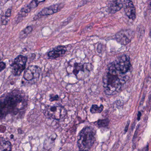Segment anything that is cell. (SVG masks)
<instances>
[{"label": "cell", "instance_id": "6da1fadb", "mask_svg": "<svg viewBox=\"0 0 151 151\" xmlns=\"http://www.w3.org/2000/svg\"><path fill=\"white\" fill-rule=\"evenodd\" d=\"M129 74H123L114 65L113 62L108 65L103 77V83L106 95L113 96L119 92L128 80Z\"/></svg>", "mask_w": 151, "mask_h": 151}, {"label": "cell", "instance_id": "7a4b0ae2", "mask_svg": "<svg viewBox=\"0 0 151 151\" xmlns=\"http://www.w3.org/2000/svg\"><path fill=\"white\" fill-rule=\"evenodd\" d=\"M26 96L19 91H14L0 98V119L7 114H16L27 105Z\"/></svg>", "mask_w": 151, "mask_h": 151}, {"label": "cell", "instance_id": "3957f363", "mask_svg": "<svg viewBox=\"0 0 151 151\" xmlns=\"http://www.w3.org/2000/svg\"><path fill=\"white\" fill-rule=\"evenodd\" d=\"M95 140L94 130L90 127H86L80 132L78 146L80 151H88L92 147Z\"/></svg>", "mask_w": 151, "mask_h": 151}, {"label": "cell", "instance_id": "277c9868", "mask_svg": "<svg viewBox=\"0 0 151 151\" xmlns=\"http://www.w3.org/2000/svg\"><path fill=\"white\" fill-rule=\"evenodd\" d=\"M43 114L47 118L59 120L65 117L66 111L61 106H48L44 109Z\"/></svg>", "mask_w": 151, "mask_h": 151}, {"label": "cell", "instance_id": "5b68a950", "mask_svg": "<svg viewBox=\"0 0 151 151\" xmlns=\"http://www.w3.org/2000/svg\"><path fill=\"white\" fill-rule=\"evenodd\" d=\"M116 68L123 74H129L130 73L131 65L130 58L126 55H123L117 58L113 62Z\"/></svg>", "mask_w": 151, "mask_h": 151}, {"label": "cell", "instance_id": "8992f818", "mask_svg": "<svg viewBox=\"0 0 151 151\" xmlns=\"http://www.w3.org/2000/svg\"><path fill=\"white\" fill-rule=\"evenodd\" d=\"M27 62V58L26 57L23 55L17 57L11 65L12 74L16 76L20 75L25 69Z\"/></svg>", "mask_w": 151, "mask_h": 151}, {"label": "cell", "instance_id": "52a82bcc", "mask_svg": "<svg viewBox=\"0 0 151 151\" xmlns=\"http://www.w3.org/2000/svg\"><path fill=\"white\" fill-rule=\"evenodd\" d=\"M135 32L131 29H125L115 35V39L120 44L126 45L129 43L134 37Z\"/></svg>", "mask_w": 151, "mask_h": 151}, {"label": "cell", "instance_id": "ba28073f", "mask_svg": "<svg viewBox=\"0 0 151 151\" xmlns=\"http://www.w3.org/2000/svg\"><path fill=\"white\" fill-rule=\"evenodd\" d=\"M64 6V4H63L60 3L57 4L51 5L49 7L44 8L38 13L36 17H35L34 19H36L42 17L49 16V15L57 13L61 10Z\"/></svg>", "mask_w": 151, "mask_h": 151}, {"label": "cell", "instance_id": "9c48e42d", "mask_svg": "<svg viewBox=\"0 0 151 151\" xmlns=\"http://www.w3.org/2000/svg\"><path fill=\"white\" fill-rule=\"evenodd\" d=\"M41 70L38 66L31 65L27 67L23 75L24 79L27 81H32L33 79L39 78L40 76Z\"/></svg>", "mask_w": 151, "mask_h": 151}, {"label": "cell", "instance_id": "30bf717a", "mask_svg": "<svg viewBox=\"0 0 151 151\" xmlns=\"http://www.w3.org/2000/svg\"><path fill=\"white\" fill-rule=\"evenodd\" d=\"M123 4L126 15L130 19L134 20L137 17L136 10L132 1L131 0H124Z\"/></svg>", "mask_w": 151, "mask_h": 151}, {"label": "cell", "instance_id": "8fae6325", "mask_svg": "<svg viewBox=\"0 0 151 151\" xmlns=\"http://www.w3.org/2000/svg\"><path fill=\"white\" fill-rule=\"evenodd\" d=\"M92 65L90 64L86 63L85 64H82L81 63H76L74 64V65L73 71V73L76 76L79 75L80 72H84L85 71L87 72H90L92 69Z\"/></svg>", "mask_w": 151, "mask_h": 151}, {"label": "cell", "instance_id": "7c38bea8", "mask_svg": "<svg viewBox=\"0 0 151 151\" xmlns=\"http://www.w3.org/2000/svg\"><path fill=\"white\" fill-rule=\"evenodd\" d=\"M66 48L64 46H59L48 53V56L51 58H56L64 55L66 52Z\"/></svg>", "mask_w": 151, "mask_h": 151}, {"label": "cell", "instance_id": "4fadbf2b", "mask_svg": "<svg viewBox=\"0 0 151 151\" xmlns=\"http://www.w3.org/2000/svg\"><path fill=\"white\" fill-rule=\"evenodd\" d=\"M45 1V0H33L28 5L22 8L20 12L26 16L30 12L32 9L36 8L40 3L43 2Z\"/></svg>", "mask_w": 151, "mask_h": 151}, {"label": "cell", "instance_id": "5bb4252c", "mask_svg": "<svg viewBox=\"0 0 151 151\" xmlns=\"http://www.w3.org/2000/svg\"><path fill=\"white\" fill-rule=\"evenodd\" d=\"M123 7V2L121 0H114L111 3L109 6V12L111 13L114 14L119 11Z\"/></svg>", "mask_w": 151, "mask_h": 151}, {"label": "cell", "instance_id": "9a60e30c", "mask_svg": "<svg viewBox=\"0 0 151 151\" xmlns=\"http://www.w3.org/2000/svg\"><path fill=\"white\" fill-rule=\"evenodd\" d=\"M11 143L3 137H0V151H12Z\"/></svg>", "mask_w": 151, "mask_h": 151}, {"label": "cell", "instance_id": "2e32d148", "mask_svg": "<svg viewBox=\"0 0 151 151\" xmlns=\"http://www.w3.org/2000/svg\"><path fill=\"white\" fill-rule=\"evenodd\" d=\"M56 135V134L52 135L48 138H47L44 142L43 147L46 150H49L53 146Z\"/></svg>", "mask_w": 151, "mask_h": 151}, {"label": "cell", "instance_id": "e0dca14e", "mask_svg": "<svg viewBox=\"0 0 151 151\" xmlns=\"http://www.w3.org/2000/svg\"><path fill=\"white\" fill-rule=\"evenodd\" d=\"M104 109V106L101 105L98 106L97 105H93L90 108V112L92 114L100 113L103 111Z\"/></svg>", "mask_w": 151, "mask_h": 151}, {"label": "cell", "instance_id": "ac0fdd59", "mask_svg": "<svg viewBox=\"0 0 151 151\" xmlns=\"http://www.w3.org/2000/svg\"><path fill=\"white\" fill-rule=\"evenodd\" d=\"M33 27L31 26H28L22 30L20 32V38H23L26 37L28 34L30 33L33 31Z\"/></svg>", "mask_w": 151, "mask_h": 151}, {"label": "cell", "instance_id": "d6986e66", "mask_svg": "<svg viewBox=\"0 0 151 151\" xmlns=\"http://www.w3.org/2000/svg\"><path fill=\"white\" fill-rule=\"evenodd\" d=\"M97 124L99 127H106L109 125V120L108 119L99 120L97 122Z\"/></svg>", "mask_w": 151, "mask_h": 151}, {"label": "cell", "instance_id": "ffe728a7", "mask_svg": "<svg viewBox=\"0 0 151 151\" xmlns=\"http://www.w3.org/2000/svg\"><path fill=\"white\" fill-rule=\"evenodd\" d=\"M59 97L58 95H52L50 96V101L51 102H53V101H57L59 100Z\"/></svg>", "mask_w": 151, "mask_h": 151}, {"label": "cell", "instance_id": "44dd1931", "mask_svg": "<svg viewBox=\"0 0 151 151\" xmlns=\"http://www.w3.org/2000/svg\"><path fill=\"white\" fill-rule=\"evenodd\" d=\"M11 12H12V8H10L7 9L6 11V12L5 13V15H4V17H5L7 18H9L10 17H11Z\"/></svg>", "mask_w": 151, "mask_h": 151}, {"label": "cell", "instance_id": "7402d4cb", "mask_svg": "<svg viewBox=\"0 0 151 151\" xmlns=\"http://www.w3.org/2000/svg\"><path fill=\"white\" fill-rule=\"evenodd\" d=\"M6 68V64L4 62H0V72L4 70Z\"/></svg>", "mask_w": 151, "mask_h": 151}, {"label": "cell", "instance_id": "603a6c76", "mask_svg": "<svg viewBox=\"0 0 151 151\" xmlns=\"http://www.w3.org/2000/svg\"><path fill=\"white\" fill-rule=\"evenodd\" d=\"M141 115H142V114H141V112H138V114H137V120L138 121L140 120Z\"/></svg>", "mask_w": 151, "mask_h": 151}, {"label": "cell", "instance_id": "cb8c5ba5", "mask_svg": "<svg viewBox=\"0 0 151 151\" xmlns=\"http://www.w3.org/2000/svg\"><path fill=\"white\" fill-rule=\"evenodd\" d=\"M129 121L128 122L127 125V126H126V128H125V133H126V132L127 131L128 129V127L129 126Z\"/></svg>", "mask_w": 151, "mask_h": 151}, {"label": "cell", "instance_id": "d4e9b609", "mask_svg": "<svg viewBox=\"0 0 151 151\" xmlns=\"http://www.w3.org/2000/svg\"><path fill=\"white\" fill-rule=\"evenodd\" d=\"M3 53L2 51H0V61L2 59L3 57Z\"/></svg>", "mask_w": 151, "mask_h": 151}]
</instances>
